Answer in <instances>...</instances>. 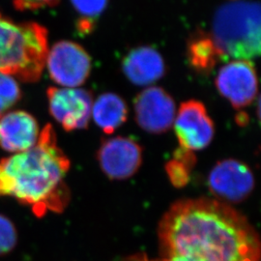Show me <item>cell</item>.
<instances>
[{
	"label": "cell",
	"mask_w": 261,
	"mask_h": 261,
	"mask_svg": "<svg viewBox=\"0 0 261 261\" xmlns=\"http://www.w3.org/2000/svg\"><path fill=\"white\" fill-rule=\"evenodd\" d=\"M158 235L163 256L191 261H258L260 256L252 224L217 199L178 201L162 218Z\"/></svg>",
	"instance_id": "obj_1"
},
{
	"label": "cell",
	"mask_w": 261,
	"mask_h": 261,
	"mask_svg": "<svg viewBox=\"0 0 261 261\" xmlns=\"http://www.w3.org/2000/svg\"><path fill=\"white\" fill-rule=\"evenodd\" d=\"M69 169L70 161L47 125L32 148L0 161V196L31 206L37 217L61 212L70 198L64 181Z\"/></svg>",
	"instance_id": "obj_2"
},
{
	"label": "cell",
	"mask_w": 261,
	"mask_h": 261,
	"mask_svg": "<svg viewBox=\"0 0 261 261\" xmlns=\"http://www.w3.org/2000/svg\"><path fill=\"white\" fill-rule=\"evenodd\" d=\"M47 53V28L34 21L18 23L0 13V73L25 83L38 82Z\"/></svg>",
	"instance_id": "obj_3"
},
{
	"label": "cell",
	"mask_w": 261,
	"mask_h": 261,
	"mask_svg": "<svg viewBox=\"0 0 261 261\" xmlns=\"http://www.w3.org/2000/svg\"><path fill=\"white\" fill-rule=\"evenodd\" d=\"M223 60H251L260 54V6L229 1L216 11L209 33Z\"/></svg>",
	"instance_id": "obj_4"
},
{
	"label": "cell",
	"mask_w": 261,
	"mask_h": 261,
	"mask_svg": "<svg viewBox=\"0 0 261 261\" xmlns=\"http://www.w3.org/2000/svg\"><path fill=\"white\" fill-rule=\"evenodd\" d=\"M50 79L63 87L77 88L91 73V57L73 41H59L47 53L46 61Z\"/></svg>",
	"instance_id": "obj_5"
},
{
	"label": "cell",
	"mask_w": 261,
	"mask_h": 261,
	"mask_svg": "<svg viewBox=\"0 0 261 261\" xmlns=\"http://www.w3.org/2000/svg\"><path fill=\"white\" fill-rule=\"evenodd\" d=\"M173 127L182 151L194 154L206 148L214 138V123L204 105L196 100L182 103L176 112Z\"/></svg>",
	"instance_id": "obj_6"
},
{
	"label": "cell",
	"mask_w": 261,
	"mask_h": 261,
	"mask_svg": "<svg viewBox=\"0 0 261 261\" xmlns=\"http://www.w3.org/2000/svg\"><path fill=\"white\" fill-rule=\"evenodd\" d=\"M47 96L50 114L64 130L70 132L87 127L93 106L92 94L89 91L49 87Z\"/></svg>",
	"instance_id": "obj_7"
},
{
	"label": "cell",
	"mask_w": 261,
	"mask_h": 261,
	"mask_svg": "<svg viewBox=\"0 0 261 261\" xmlns=\"http://www.w3.org/2000/svg\"><path fill=\"white\" fill-rule=\"evenodd\" d=\"M215 84L235 109L249 107L257 94V75L251 60H231L223 66Z\"/></svg>",
	"instance_id": "obj_8"
},
{
	"label": "cell",
	"mask_w": 261,
	"mask_h": 261,
	"mask_svg": "<svg viewBox=\"0 0 261 261\" xmlns=\"http://www.w3.org/2000/svg\"><path fill=\"white\" fill-rule=\"evenodd\" d=\"M135 113L141 129L151 134H162L173 126L176 107L166 90L151 86L137 96Z\"/></svg>",
	"instance_id": "obj_9"
},
{
	"label": "cell",
	"mask_w": 261,
	"mask_h": 261,
	"mask_svg": "<svg viewBox=\"0 0 261 261\" xmlns=\"http://www.w3.org/2000/svg\"><path fill=\"white\" fill-rule=\"evenodd\" d=\"M208 187L213 195L230 202H239L250 196L254 188L252 170L242 162L221 161L209 173Z\"/></svg>",
	"instance_id": "obj_10"
},
{
	"label": "cell",
	"mask_w": 261,
	"mask_h": 261,
	"mask_svg": "<svg viewBox=\"0 0 261 261\" xmlns=\"http://www.w3.org/2000/svg\"><path fill=\"white\" fill-rule=\"evenodd\" d=\"M98 161L103 173L115 180L133 176L140 168L142 149L130 138L116 137L105 140L98 151Z\"/></svg>",
	"instance_id": "obj_11"
},
{
	"label": "cell",
	"mask_w": 261,
	"mask_h": 261,
	"mask_svg": "<svg viewBox=\"0 0 261 261\" xmlns=\"http://www.w3.org/2000/svg\"><path fill=\"white\" fill-rule=\"evenodd\" d=\"M36 119L28 112H12L0 116V147L21 153L32 148L39 140Z\"/></svg>",
	"instance_id": "obj_12"
},
{
	"label": "cell",
	"mask_w": 261,
	"mask_h": 261,
	"mask_svg": "<svg viewBox=\"0 0 261 261\" xmlns=\"http://www.w3.org/2000/svg\"><path fill=\"white\" fill-rule=\"evenodd\" d=\"M122 70L132 84L144 86L163 77L166 73V64L156 48L142 46L132 49L124 57Z\"/></svg>",
	"instance_id": "obj_13"
},
{
	"label": "cell",
	"mask_w": 261,
	"mask_h": 261,
	"mask_svg": "<svg viewBox=\"0 0 261 261\" xmlns=\"http://www.w3.org/2000/svg\"><path fill=\"white\" fill-rule=\"evenodd\" d=\"M91 115L99 128L107 135H112L127 120L128 108L118 95L102 94L93 102Z\"/></svg>",
	"instance_id": "obj_14"
},
{
	"label": "cell",
	"mask_w": 261,
	"mask_h": 261,
	"mask_svg": "<svg viewBox=\"0 0 261 261\" xmlns=\"http://www.w3.org/2000/svg\"><path fill=\"white\" fill-rule=\"evenodd\" d=\"M188 57L191 65L200 72L212 70L219 61L223 60L209 33L202 30L197 31L190 39Z\"/></svg>",
	"instance_id": "obj_15"
},
{
	"label": "cell",
	"mask_w": 261,
	"mask_h": 261,
	"mask_svg": "<svg viewBox=\"0 0 261 261\" xmlns=\"http://www.w3.org/2000/svg\"><path fill=\"white\" fill-rule=\"evenodd\" d=\"M20 98V90L16 80L0 73V116Z\"/></svg>",
	"instance_id": "obj_16"
},
{
	"label": "cell",
	"mask_w": 261,
	"mask_h": 261,
	"mask_svg": "<svg viewBox=\"0 0 261 261\" xmlns=\"http://www.w3.org/2000/svg\"><path fill=\"white\" fill-rule=\"evenodd\" d=\"M194 164L189 163L185 160L176 158L170 161L168 165V173L171 183L176 187L186 185L189 181L190 173Z\"/></svg>",
	"instance_id": "obj_17"
},
{
	"label": "cell",
	"mask_w": 261,
	"mask_h": 261,
	"mask_svg": "<svg viewBox=\"0 0 261 261\" xmlns=\"http://www.w3.org/2000/svg\"><path fill=\"white\" fill-rule=\"evenodd\" d=\"M17 230L13 223L0 215V255L11 252L17 244Z\"/></svg>",
	"instance_id": "obj_18"
},
{
	"label": "cell",
	"mask_w": 261,
	"mask_h": 261,
	"mask_svg": "<svg viewBox=\"0 0 261 261\" xmlns=\"http://www.w3.org/2000/svg\"><path fill=\"white\" fill-rule=\"evenodd\" d=\"M75 11L83 19H94L99 17L108 5V0H71Z\"/></svg>",
	"instance_id": "obj_19"
},
{
	"label": "cell",
	"mask_w": 261,
	"mask_h": 261,
	"mask_svg": "<svg viewBox=\"0 0 261 261\" xmlns=\"http://www.w3.org/2000/svg\"><path fill=\"white\" fill-rule=\"evenodd\" d=\"M13 5L20 12L36 11L44 8H51L58 5L60 0H12Z\"/></svg>",
	"instance_id": "obj_20"
},
{
	"label": "cell",
	"mask_w": 261,
	"mask_h": 261,
	"mask_svg": "<svg viewBox=\"0 0 261 261\" xmlns=\"http://www.w3.org/2000/svg\"><path fill=\"white\" fill-rule=\"evenodd\" d=\"M124 261H191L188 260L186 258L179 257V256H163L162 258H155L152 259L148 257L144 253H137L134 255H130L128 258H126Z\"/></svg>",
	"instance_id": "obj_21"
},
{
	"label": "cell",
	"mask_w": 261,
	"mask_h": 261,
	"mask_svg": "<svg viewBox=\"0 0 261 261\" xmlns=\"http://www.w3.org/2000/svg\"><path fill=\"white\" fill-rule=\"evenodd\" d=\"M229 1H234V0H229Z\"/></svg>",
	"instance_id": "obj_22"
},
{
	"label": "cell",
	"mask_w": 261,
	"mask_h": 261,
	"mask_svg": "<svg viewBox=\"0 0 261 261\" xmlns=\"http://www.w3.org/2000/svg\"><path fill=\"white\" fill-rule=\"evenodd\" d=\"M247 261H255V260H247Z\"/></svg>",
	"instance_id": "obj_23"
}]
</instances>
